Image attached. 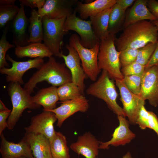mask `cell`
<instances>
[{
    "mask_svg": "<svg viewBox=\"0 0 158 158\" xmlns=\"http://www.w3.org/2000/svg\"><path fill=\"white\" fill-rule=\"evenodd\" d=\"M29 24V19L26 17L24 6L20 3L18 13L10 23L13 35L12 42L16 47L25 46L30 43L27 32Z\"/></svg>",
    "mask_w": 158,
    "mask_h": 158,
    "instance_id": "2e32d148",
    "label": "cell"
},
{
    "mask_svg": "<svg viewBox=\"0 0 158 158\" xmlns=\"http://www.w3.org/2000/svg\"><path fill=\"white\" fill-rule=\"evenodd\" d=\"M147 0H137L125 16L123 27L137 22L150 20L153 21L158 20L147 7Z\"/></svg>",
    "mask_w": 158,
    "mask_h": 158,
    "instance_id": "44dd1931",
    "label": "cell"
},
{
    "mask_svg": "<svg viewBox=\"0 0 158 158\" xmlns=\"http://www.w3.org/2000/svg\"><path fill=\"white\" fill-rule=\"evenodd\" d=\"M56 87H50L40 89L33 97L34 101L42 106L43 110L49 111L56 108L57 101L59 100Z\"/></svg>",
    "mask_w": 158,
    "mask_h": 158,
    "instance_id": "cb8c5ba5",
    "label": "cell"
},
{
    "mask_svg": "<svg viewBox=\"0 0 158 158\" xmlns=\"http://www.w3.org/2000/svg\"><path fill=\"white\" fill-rule=\"evenodd\" d=\"M136 124L142 129L147 128L152 129L158 136V118L153 112L147 111L144 106L140 109Z\"/></svg>",
    "mask_w": 158,
    "mask_h": 158,
    "instance_id": "f1b7e54d",
    "label": "cell"
},
{
    "mask_svg": "<svg viewBox=\"0 0 158 158\" xmlns=\"http://www.w3.org/2000/svg\"><path fill=\"white\" fill-rule=\"evenodd\" d=\"M140 96L151 105H158V64L145 69L142 76Z\"/></svg>",
    "mask_w": 158,
    "mask_h": 158,
    "instance_id": "7c38bea8",
    "label": "cell"
},
{
    "mask_svg": "<svg viewBox=\"0 0 158 158\" xmlns=\"http://www.w3.org/2000/svg\"><path fill=\"white\" fill-rule=\"evenodd\" d=\"M15 54L18 58L28 57L30 58L45 57L49 58L53 54L49 48L44 43H30L23 47H16Z\"/></svg>",
    "mask_w": 158,
    "mask_h": 158,
    "instance_id": "603a6c76",
    "label": "cell"
},
{
    "mask_svg": "<svg viewBox=\"0 0 158 158\" xmlns=\"http://www.w3.org/2000/svg\"><path fill=\"white\" fill-rule=\"evenodd\" d=\"M100 43V42L97 43L92 48H85L81 44L79 36L77 34H74L70 37L68 44L77 51L87 77L95 82L97 80L101 72L98 64Z\"/></svg>",
    "mask_w": 158,
    "mask_h": 158,
    "instance_id": "8992f818",
    "label": "cell"
},
{
    "mask_svg": "<svg viewBox=\"0 0 158 158\" xmlns=\"http://www.w3.org/2000/svg\"><path fill=\"white\" fill-rule=\"evenodd\" d=\"M2 101L0 100V112H2L8 110Z\"/></svg>",
    "mask_w": 158,
    "mask_h": 158,
    "instance_id": "7bdbcfd3",
    "label": "cell"
},
{
    "mask_svg": "<svg viewBox=\"0 0 158 158\" xmlns=\"http://www.w3.org/2000/svg\"><path fill=\"white\" fill-rule=\"evenodd\" d=\"M157 64H158V40L154 51L149 61L145 66V68H147Z\"/></svg>",
    "mask_w": 158,
    "mask_h": 158,
    "instance_id": "f35d334b",
    "label": "cell"
},
{
    "mask_svg": "<svg viewBox=\"0 0 158 158\" xmlns=\"http://www.w3.org/2000/svg\"><path fill=\"white\" fill-rule=\"evenodd\" d=\"M78 0H46L43 6L38 10L42 17L44 16L53 19H59L72 14L73 8Z\"/></svg>",
    "mask_w": 158,
    "mask_h": 158,
    "instance_id": "4fadbf2b",
    "label": "cell"
},
{
    "mask_svg": "<svg viewBox=\"0 0 158 158\" xmlns=\"http://www.w3.org/2000/svg\"><path fill=\"white\" fill-rule=\"evenodd\" d=\"M124 116H118L119 125L114 130L111 138L104 142H100L99 149H108L110 145L115 147L124 145L130 143L135 137V134L129 128V123Z\"/></svg>",
    "mask_w": 158,
    "mask_h": 158,
    "instance_id": "e0dca14e",
    "label": "cell"
},
{
    "mask_svg": "<svg viewBox=\"0 0 158 158\" xmlns=\"http://www.w3.org/2000/svg\"><path fill=\"white\" fill-rule=\"evenodd\" d=\"M158 29L152 22L143 20L126 28L114 43L117 50L121 51L128 48L139 49L149 43H157Z\"/></svg>",
    "mask_w": 158,
    "mask_h": 158,
    "instance_id": "6da1fadb",
    "label": "cell"
},
{
    "mask_svg": "<svg viewBox=\"0 0 158 158\" xmlns=\"http://www.w3.org/2000/svg\"><path fill=\"white\" fill-rule=\"evenodd\" d=\"M116 84L120 91V99L123 109L127 117L129 124H136V121L142 107L144 106L145 101L140 96L130 91L122 80H115Z\"/></svg>",
    "mask_w": 158,
    "mask_h": 158,
    "instance_id": "9c48e42d",
    "label": "cell"
},
{
    "mask_svg": "<svg viewBox=\"0 0 158 158\" xmlns=\"http://www.w3.org/2000/svg\"><path fill=\"white\" fill-rule=\"evenodd\" d=\"M122 158H133L131 154L129 152H127Z\"/></svg>",
    "mask_w": 158,
    "mask_h": 158,
    "instance_id": "ee69618b",
    "label": "cell"
},
{
    "mask_svg": "<svg viewBox=\"0 0 158 158\" xmlns=\"http://www.w3.org/2000/svg\"><path fill=\"white\" fill-rule=\"evenodd\" d=\"M86 93L104 101L109 108L118 116H126L123 108L117 103L118 96L113 80L102 70L98 79L87 88Z\"/></svg>",
    "mask_w": 158,
    "mask_h": 158,
    "instance_id": "3957f363",
    "label": "cell"
},
{
    "mask_svg": "<svg viewBox=\"0 0 158 158\" xmlns=\"http://www.w3.org/2000/svg\"><path fill=\"white\" fill-rule=\"evenodd\" d=\"M66 18L51 19L44 16L42 17L43 41L53 55L59 58L63 54L62 47L65 32L64 26Z\"/></svg>",
    "mask_w": 158,
    "mask_h": 158,
    "instance_id": "52a82bcc",
    "label": "cell"
},
{
    "mask_svg": "<svg viewBox=\"0 0 158 158\" xmlns=\"http://www.w3.org/2000/svg\"><path fill=\"white\" fill-rule=\"evenodd\" d=\"M147 5L150 12L158 19V2L155 0H147Z\"/></svg>",
    "mask_w": 158,
    "mask_h": 158,
    "instance_id": "ab89813d",
    "label": "cell"
},
{
    "mask_svg": "<svg viewBox=\"0 0 158 158\" xmlns=\"http://www.w3.org/2000/svg\"><path fill=\"white\" fill-rule=\"evenodd\" d=\"M77 11L75 9L73 13L66 19L64 30L65 33L69 30H73L79 35L80 41L84 47L90 49L96 44L100 42L95 35L91 21L81 19L76 15Z\"/></svg>",
    "mask_w": 158,
    "mask_h": 158,
    "instance_id": "ba28073f",
    "label": "cell"
},
{
    "mask_svg": "<svg viewBox=\"0 0 158 158\" xmlns=\"http://www.w3.org/2000/svg\"><path fill=\"white\" fill-rule=\"evenodd\" d=\"M12 109L7 121L8 128L13 129L26 109H35L40 108V105L33 101V97L21 85L16 83H11L8 87Z\"/></svg>",
    "mask_w": 158,
    "mask_h": 158,
    "instance_id": "5b68a950",
    "label": "cell"
},
{
    "mask_svg": "<svg viewBox=\"0 0 158 158\" xmlns=\"http://www.w3.org/2000/svg\"><path fill=\"white\" fill-rule=\"evenodd\" d=\"M16 0H0V6L15 4Z\"/></svg>",
    "mask_w": 158,
    "mask_h": 158,
    "instance_id": "b9f144b4",
    "label": "cell"
},
{
    "mask_svg": "<svg viewBox=\"0 0 158 158\" xmlns=\"http://www.w3.org/2000/svg\"><path fill=\"white\" fill-rule=\"evenodd\" d=\"M10 28L9 24L3 29V34L0 40V69L9 66L6 61V54L7 51L14 47L7 40V34Z\"/></svg>",
    "mask_w": 158,
    "mask_h": 158,
    "instance_id": "1f68e13d",
    "label": "cell"
},
{
    "mask_svg": "<svg viewBox=\"0 0 158 158\" xmlns=\"http://www.w3.org/2000/svg\"><path fill=\"white\" fill-rule=\"evenodd\" d=\"M156 44L149 43L139 49L135 62L145 66L149 61L153 53Z\"/></svg>",
    "mask_w": 158,
    "mask_h": 158,
    "instance_id": "d6a6232c",
    "label": "cell"
},
{
    "mask_svg": "<svg viewBox=\"0 0 158 158\" xmlns=\"http://www.w3.org/2000/svg\"><path fill=\"white\" fill-rule=\"evenodd\" d=\"M6 59L11 63L12 66L9 68L4 67L0 69V73L6 75L7 82L18 83L21 85L24 84L23 77L27 71L32 68L38 70L44 63L43 58H41L30 59L26 61H17L7 54Z\"/></svg>",
    "mask_w": 158,
    "mask_h": 158,
    "instance_id": "30bf717a",
    "label": "cell"
},
{
    "mask_svg": "<svg viewBox=\"0 0 158 158\" xmlns=\"http://www.w3.org/2000/svg\"><path fill=\"white\" fill-rule=\"evenodd\" d=\"M11 110H8L0 112V135L6 128L8 127V124L6 119L9 116Z\"/></svg>",
    "mask_w": 158,
    "mask_h": 158,
    "instance_id": "74e56055",
    "label": "cell"
},
{
    "mask_svg": "<svg viewBox=\"0 0 158 158\" xmlns=\"http://www.w3.org/2000/svg\"><path fill=\"white\" fill-rule=\"evenodd\" d=\"M152 22L158 29V20H154Z\"/></svg>",
    "mask_w": 158,
    "mask_h": 158,
    "instance_id": "f6af8a7d",
    "label": "cell"
},
{
    "mask_svg": "<svg viewBox=\"0 0 158 158\" xmlns=\"http://www.w3.org/2000/svg\"><path fill=\"white\" fill-rule=\"evenodd\" d=\"M42 18L37 11L34 9L31 11L28 29L30 43H41L43 40Z\"/></svg>",
    "mask_w": 158,
    "mask_h": 158,
    "instance_id": "484cf974",
    "label": "cell"
},
{
    "mask_svg": "<svg viewBox=\"0 0 158 158\" xmlns=\"http://www.w3.org/2000/svg\"><path fill=\"white\" fill-rule=\"evenodd\" d=\"M111 8L90 17L92 29L97 38L101 41L109 35L108 27Z\"/></svg>",
    "mask_w": 158,
    "mask_h": 158,
    "instance_id": "d4e9b609",
    "label": "cell"
},
{
    "mask_svg": "<svg viewBox=\"0 0 158 158\" xmlns=\"http://www.w3.org/2000/svg\"><path fill=\"white\" fill-rule=\"evenodd\" d=\"M66 46L68 51V54L67 56L63 54L61 57L63 59L65 64L70 71L72 82L78 86L81 93L84 95L85 88L84 80L87 76L81 65L80 58L73 47L69 44H66Z\"/></svg>",
    "mask_w": 158,
    "mask_h": 158,
    "instance_id": "9a60e30c",
    "label": "cell"
},
{
    "mask_svg": "<svg viewBox=\"0 0 158 158\" xmlns=\"http://www.w3.org/2000/svg\"><path fill=\"white\" fill-rule=\"evenodd\" d=\"M96 158H97L96 157Z\"/></svg>",
    "mask_w": 158,
    "mask_h": 158,
    "instance_id": "c3c4849f",
    "label": "cell"
},
{
    "mask_svg": "<svg viewBox=\"0 0 158 158\" xmlns=\"http://www.w3.org/2000/svg\"><path fill=\"white\" fill-rule=\"evenodd\" d=\"M30 145L35 158H53L49 139L41 134L26 133L23 138Z\"/></svg>",
    "mask_w": 158,
    "mask_h": 158,
    "instance_id": "ffe728a7",
    "label": "cell"
},
{
    "mask_svg": "<svg viewBox=\"0 0 158 158\" xmlns=\"http://www.w3.org/2000/svg\"><path fill=\"white\" fill-rule=\"evenodd\" d=\"M116 2V0H96L83 3L78 1L75 9L79 13L80 18L84 20L111 8Z\"/></svg>",
    "mask_w": 158,
    "mask_h": 158,
    "instance_id": "7402d4cb",
    "label": "cell"
},
{
    "mask_svg": "<svg viewBox=\"0 0 158 158\" xmlns=\"http://www.w3.org/2000/svg\"><path fill=\"white\" fill-rule=\"evenodd\" d=\"M134 0H116V3L118 4L124 12L127 8L135 2Z\"/></svg>",
    "mask_w": 158,
    "mask_h": 158,
    "instance_id": "60d3db41",
    "label": "cell"
},
{
    "mask_svg": "<svg viewBox=\"0 0 158 158\" xmlns=\"http://www.w3.org/2000/svg\"><path fill=\"white\" fill-rule=\"evenodd\" d=\"M115 37V35L109 34L106 38L100 41L98 64L99 69L107 71L111 79L122 80L124 76L121 71L120 52L117 50L114 44Z\"/></svg>",
    "mask_w": 158,
    "mask_h": 158,
    "instance_id": "277c9868",
    "label": "cell"
},
{
    "mask_svg": "<svg viewBox=\"0 0 158 158\" xmlns=\"http://www.w3.org/2000/svg\"><path fill=\"white\" fill-rule=\"evenodd\" d=\"M109 16L108 32L109 34L116 35L123 27L125 12L116 3L111 7Z\"/></svg>",
    "mask_w": 158,
    "mask_h": 158,
    "instance_id": "83f0119b",
    "label": "cell"
},
{
    "mask_svg": "<svg viewBox=\"0 0 158 158\" xmlns=\"http://www.w3.org/2000/svg\"><path fill=\"white\" fill-rule=\"evenodd\" d=\"M0 135V152L2 158L33 157L30 145L24 138L18 143H14L7 140L3 133Z\"/></svg>",
    "mask_w": 158,
    "mask_h": 158,
    "instance_id": "d6986e66",
    "label": "cell"
},
{
    "mask_svg": "<svg viewBox=\"0 0 158 158\" xmlns=\"http://www.w3.org/2000/svg\"><path fill=\"white\" fill-rule=\"evenodd\" d=\"M19 158H28V157H22Z\"/></svg>",
    "mask_w": 158,
    "mask_h": 158,
    "instance_id": "bcb514c9",
    "label": "cell"
},
{
    "mask_svg": "<svg viewBox=\"0 0 158 158\" xmlns=\"http://www.w3.org/2000/svg\"><path fill=\"white\" fill-rule=\"evenodd\" d=\"M50 143L53 158H70L66 137L61 132L56 131Z\"/></svg>",
    "mask_w": 158,
    "mask_h": 158,
    "instance_id": "4316f807",
    "label": "cell"
},
{
    "mask_svg": "<svg viewBox=\"0 0 158 158\" xmlns=\"http://www.w3.org/2000/svg\"><path fill=\"white\" fill-rule=\"evenodd\" d=\"M139 49L128 48L122 51L119 55L121 66L123 67L135 62Z\"/></svg>",
    "mask_w": 158,
    "mask_h": 158,
    "instance_id": "e575fe53",
    "label": "cell"
},
{
    "mask_svg": "<svg viewBox=\"0 0 158 158\" xmlns=\"http://www.w3.org/2000/svg\"><path fill=\"white\" fill-rule=\"evenodd\" d=\"M32 158H35V157H33Z\"/></svg>",
    "mask_w": 158,
    "mask_h": 158,
    "instance_id": "7dc6e473",
    "label": "cell"
},
{
    "mask_svg": "<svg viewBox=\"0 0 158 158\" xmlns=\"http://www.w3.org/2000/svg\"><path fill=\"white\" fill-rule=\"evenodd\" d=\"M61 103L78 98L82 95L78 86L72 82L64 84L57 88Z\"/></svg>",
    "mask_w": 158,
    "mask_h": 158,
    "instance_id": "f546056e",
    "label": "cell"
},
{
    "mask_svg": "<svg viewBox=\"0 0 158 158\" xmlns=\"http://www.w3.org/2000/svg\"><path fill=\"white\" fill-rule=\"evenodd\" d=\"M57 120L54 113L43 110L41 113L32 117L30 125L25 128L26 133L42 134L50 142L55 134L54 125Z\"/></svg>",
    "mask_w": 158,
    "mask_h": 158,
    "instance_id": "8fae6325",
    "label": "cell"
},
{
    "mask_svg": "<svg viewBox=\"0 0 158 158\" xmlns=\"http://www.w3.org/2000/svg\"><path fill=\"white\" fill-rule=\"evenodd\" d=\"M145 70V66L135 62L122 67L121 71L124 76L142 75Z\"/></svg>",
    "mask_w": 158,
    "mask_h": 158,
    "instance_id": "d590c367",
    "label": "cell"
},
{
    "mask_svg": "<svg viewBox=\"0 0 158 158\" xmlns=\"http://www.w3.org/2000/svg\"><path fill=\"white\" fill-rule=\"evenodd\" d=\"M20 8L16 5L0 6V28H4L15 18Z\"/></svg>",
    "mask_w": 158,
    "mask_h": 158,
    "instance_id": "4dcf8cb0",
    "label": "cell"
},
{
    "mask_svg": "<svg viewBox=\"0 0 158 158\" xmlns=\"http://www.w3.org/2000/svg\"><path fill=\"white\" fill-rule=\"evenodd\" d=\"M61 105L49 111L54 113L57 119L56 126L60 128L64 121L75 113L85 112L88 109L89 104L84 95L61 102Z\"/></svg>",
    "mask_w": 158,
    "mask_h": 158,
    "instance_id": "5bb4252c",
    "label": "cell"
},
{
    "mask_svg": "<svg viewBox=\"0 0 158 158\" xmlns=\"http://www.w3.org/2000/svg\"><path fill=\"white\" fill-rule=\"evenodd\" d=\"M44 81L52 86H59L72 82L71 73L65 63L57 62L52 56L33 74L23 88L31 94L38 83Z\"/></svg>",
    "mask_w": 158,
    "mask_h": 158,
    "instance_id": "7a4b0ae2",
    "label": "cell"
},
{
    "mask_svg": "<svg viewBox=\"0 0 158 158\" xmlns=\"http://www.w3.org/2000/svg\"><path fill=\"white\" fill-rule=\"evenodd\" d=\"M142 75L124 76L122 80L127 88L131 92L140 95Z\"/></svg>",
    "mask_w": 158,
    "mask_h": 158,
    "instance_id": "836d02e7",
    "label": "cell"
},
{
    "mask_svg": "<svg viewBox=\"0 0 158 158\" xmlns=\"http://www.w3.org/2000/svg\"><path fill=\"white\" fill-rule=\"evenodd\" d=\"M24 6L29 7L31 8L37 7L38 10L41 8L44 5L45 0H19Z\"/></svg>",
    "mask_w": 158,
    "mask_h": 158,
    "instance_id": "8d00e7d4",
    "label": "cell"
},
{
    "mask_svg": "<svg viewBox=\"0 0 158 158\" xmlns=\"http://www.w3.org/2000/svg\"><path fill=\"white\" fill-rule=\"evenodd\" d=\"M101 142L90 132L79 136L70 145L71 150L86 158H96L99 154Z\"/></svg>",
    "mask_w": 158,
    "mask_h": 158,
    "instance_id": "ac0fdd59",
    "label": "cell"
}]
</instances>
